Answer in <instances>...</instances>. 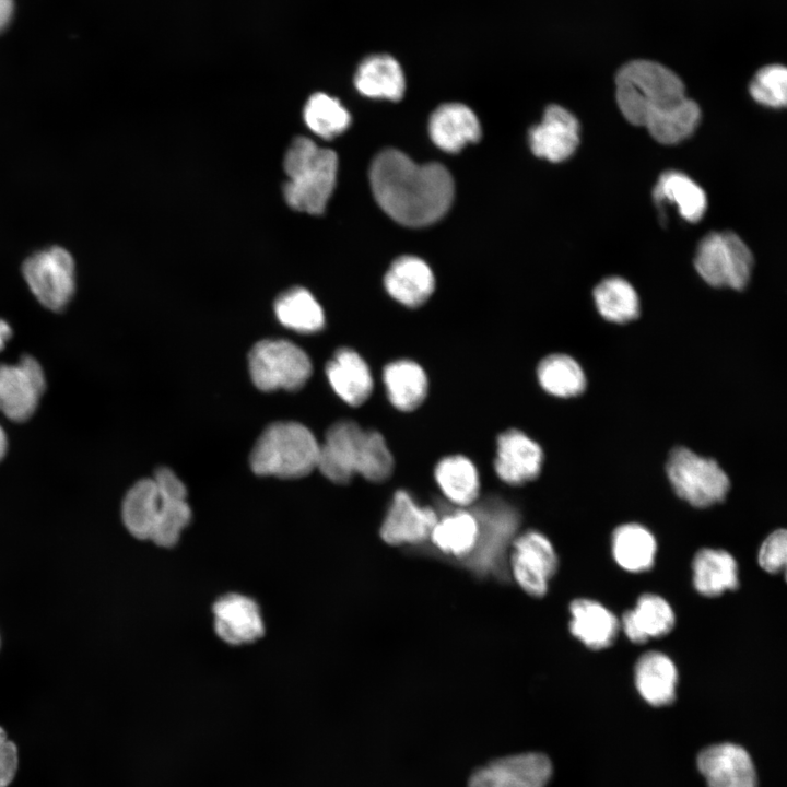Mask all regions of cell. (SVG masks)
Wrapping results in <instances>:
<instances>
[{
	"instance_id": "1",
	"label": "cell",
	"mask_w": 787,
	"mask_h": 787,
	"mask_svg": "<svg viewBox=\"0 0 787 787\" xmlns=\"http://www.w3.org/2000/svg\"><path fill=\"white\" fill-rule=\"evenodd\" d=\"M369 181L383 211L406 226L420 227L438 221L454 199V180L445 166L416 164L396 149L375 156Z\"/></svg>"
},
{
	"instance_id": "2",
	"label": "cell",
	"mask_w": 787,
	"mask_h": 787,
	"mask_svg": "<svg viewBox=\"0 0 787 787\" xmlns=\"http://www.w3.org/2000/svg\"><path fill=\"white\" fill-rule=\"evenodd\" d=\"M615 98L625 119L645 128L688 99L682 80L672 70L644 59L629 61L619 69Z\"/></svg>"
},
{
	"instance_id": "3",
	"label": "cell",
	"mask_w": 787,
	"mask_h": 787,
	"mask_svg": "<svg viewBox=\"0 0 787 787\" xmlns=\"http://www.w3.org/2000/svg\"><path fill=\"white\" fill-rule=\"evenodd\" d=\"M283 166L289 177L283 185L286 203L299 212L321 214L336 186L337 154L297 137L285 153Z\"/></svg>"
},
{
	"instance_id": "4",
	"label": "cell",
	"mask_w": 787,
	"mask_h": 787,
	"mask_svg": "<svg viewBox=\"0 0 787 787\" xmlns=\"http://www.w3.org/2000/svg\"><path fill=\"white\" fill-rule=\"evenodd\" d=\"M320 444L297 422H275L257 439L250 467L256 474L283 479L302 478L317 468Z\"/></svg>"
},
{
	"instance_id": "5",
	"label": "cell",
	"mask_w": 787,
	"mask_h": 787,
	"mask_svg": "<svg viewBox=\"0 0 787 787\" xmlns=\"http://www.w3.org/2000/svg\"><path fill=\"white\" fill-rule=\"evenodd\" d=\"M472 506L479 524V537L474 550L463 562L478 575L506 577L507 552L517 536L519 514L515 506L500 496L478 500Z\"/></svg>"
},
{
	"instance_id": "6",
	"label": "cell",
	"mask_w": 787,
	"mask_h": 787,
	"mask_svg": "<svg viewBox=\"0 0 787 787\" xmlns=\"http://www.w3.org/2000/svg\"><path fill=\"white\" fill-rule=\"evenodd\" d=\"M666 471L676 494L694 507L720 503L730 488L729 478L717 461L686 447L670 453Z\"/></svg>"
},
{
	"instance_id": "7",
	"label": "cell",
	"mask_w": 787,
	"mask_h": 787,
	"mask_svg": "<svg viewBox=\"0 0 787 787\" xmlns=\"http://www.w3.org/2000/svg\"><path fill=\"white\" fill-rule=\"evenodd\" d=\"M694 266L707 284L742 290L750 280L753 257L737 234L712 232L700 242Z\"/></svg>"
},
{
	"instance_id": "8",
	"label": "cell",
	"mask_w": 787,
	"mask_h": 787,
	"mask_svg": "<svg viewBox=\"0 0 787 787\" xmlns=\"http://www.w3.org/2000/svg\"><path fill=\"white\" fill-rule=\"evenodd\" d=\"M250 377L260 390H297L312 374L307 354L287 340H262L254 345L249 356Z\"/></svg>"
},
{
	"instance_id": "9",
	"label": "cell",
	"mask_w": 787,
	"mask_h": 787,
	"mask_svg": "<svg viewBox=\"0 0 787 787\" xmlns=\"http://www.w3.org/2000/svg\"><path fill=\"white\" fill-rule=\"evenodd\" d=\"M22 272L31 292L46 308L60 312L75 291V266L71 254L51 246L31 255Z\"/></svg>"
},
{
	"instance_id": "10",
	"label": "cell",
	"mask_w": 787,
	"mask_h": 787,
	"mask_svg": "<svg viewBox=\"0 0 787 787\" xmlns=\"http://www.w3.org/2000/svg\"><path fill=\"white\" fill-rule=\"evenodd\" d=\"M508 560V571L517 585L528 595L542 597L559 566L552 542L536 530L517 535Z\"/></svg>"
},
{
	"instance_id": "11",
	"label": "cell",
	"mask_w": 787,
	"mask_h": 787,
	"mask_svg": "<svg viewBox=\"0 0 787 787\" xmlns=\"http://www.w3.org/2000/svg\"><path fill=\"white\" fill-rule=\"evenodd\" d=\"M46 386L40 364L24 355L16 364H0V412L15 422L35 412Z\"/></svg>"
},
{
	"instance_id": "12",
	"label": "cell",
	"mask_w": 787,
	"mask_h": 787,
	"mask_svg": "<svg viewBox=\"0 0 787 787\" xmlns=\"http://www.w3.org/2000/svg\"><path fill=\"white\" fill-rule=\"evenodd\" d=\"M365 432L357 423L346 420L334 423L320 444L317 469L330 481L349 482L359 473Z\"/></svg>"
},
{
	"instance_id": "13",
	"label": "cell",
	"mask_w": 787,
	"mask_h": 787,
	"mask_svg": "<svg viewBox=\"0 0 787 787\" xmlns=\"http://www.w3.org/2000/svg\"><path fill=\"white\" fill-rule=\"evenodd\" d=\"M552 764L542 753L529 752L494 760L477 770L468 787H545Z\"/></svg>"
},
{
	"instance_id": "14",
	"label": "cell",
	"mask_w": 787,
	"mask_h": 787,
	"mask_svg": "<svg viewBox=\"0 0 787 787\" xmlns=\"http://www.w3.org/2000/svg\"><path fill=\"white\" fill-rule=\"evenodd\" d=\"M437 513L416 503L412 495L397 491L380 526L381 539L391 545L419 544L430 538Z\"/></svg>"
},
{
	"instance_id": "15",
	"label": "cell",
	"mask_w": 787,
	"mask_h": 787,
	"mask_svg": "<svg viewBox=\"0 0 787 787\" xmlns=\"http://www.w3.org/2000/svg\"><path fill=\"white\" fill-rule=\"evenodd\" d=\"M542 463L540 445L524 432L512 428L497 437L494 470L504 483L522 485L535 480Z\"/></svg>"
},
{
	"instance_id": "16",
	"label": "cell",
	"mask_w": 787,
	"mask_h": 787,
	"mask_svg": "<svg viewBox=\"0 0 787 787\" xmlns=\"http://www.w3.org/2000/svg\"><path fill=\"white\" fill-rule=\"evenodd\" d=\"M579 131V122L572 113L559 105H550L541 122L529 130V145L536 156L562 162L577 149Z\"/></svg>"
},
{
	"instance_id": "17",
	"label": "cell",
	"mask_w": 787,
	"mask_h": 787,
	"mask_svg": "<svg viewBox=\"0 0 787 787\" xmlns=\"http://www.w3.org/2000/svg\"><path fill=\"white\" fill-rule=\"evenodd\" d=\"M697 766L708 787H756L749 753L733 743H719L700 752Z\"/></svg>"
},
{
	"instance_id": "18",
	"label": "cell",
	"mask_w": 787,
	"mask_h": 787,
	"mask_svg": "<svg viewBox=\"0 0 787 787\" xmlns=\"http://www.w3.org/2000/svg\"><path fill=\"white\" fill-rule=\"evenodd\" d=\"M153 479L160 489L162 503L151 540L160 547L169 548L178 542L191 519L187 491L175 472L166 467L158 468Z\"/></svg>"
},
{
	"instance_id": "19",
	"label": "cell",
	"mask_w": 787,
	"mask_h": 787,
	"mask_svg": "<svg viewBox=\"0 0 787 787\" xmlns=\"http://www.w3.org/2000/svg\"><path fill=\"white\" fill-rule=\"evenodd\" d=\"M214 630L231 645L255 642L263 635L265 626L258 604L249 597L228 594L213 604Z\"/></svg>"
},
{
	"instance_id": "20",
	"label": "cell",
	"mask_w": 787,
	"mask_h": 787,
	"mask_svg": "<svg viewBox=\"0 0 787 787\" xmlns=\"http://www.w3.org/2000/svg\"><path fill=\"white\" fill-rule=\"evenodd\" d=\"M428 133L436 146L445 152L457 153L467 144L479 141L481 126L468 106L447 103L432 113Z\"/></svg>"
},
{
	"instance_id": "21",
	"label": "cell",
	"mask_w": 787,
	"mask_h": 787,
	"mask_svg": "<svg viewBox=\"0 0 787 787\" xmlns=\"http://www.w3.org/2000/svg\"><path fill=\"white\" fill-rule=\"evenodd\" d=\"M385 289L398 303L419 307L432 295L435 279L425 261L413 256H401L390 265L384 278Z\"/></svg>"
},
{
	"instance_id": "22",
	"label": "cell",
	"mask_w": 787,
	"mask_h": 787,
	"mask_svg": "<svg viewBox=\"0 0 787 787\" xmlns=\"http://www.w3.org/2000/svg\"><path fill=\"white\" fill-rule=\"evenodd\" d=\"M569 613V631L586 647L598 650L612 645L620 630V621L602 603L578 598L571 602Z\"/></svg>"
},
{
	"instance_id": "23",
	"label": "cell",
	"mask_w": 787,
	"mask_h": 787,
	"mask_svg": "<svg viewBox=\"0 0 787 787\" xmlns=\"http://www.w3.org/2000/svg\"><path fill=\"white\" fill-rule=\"evenodd\" d=\"M326 375L334 392L350 406L364 403L373 391L371 369L352 349H339L327 363Z\"/></svg>"
},
{
	"instance_id": "24",
	"label": "cell",
	"mask_w": 787,
	"mask_h": 787,
	"mask_svg": "<svg viewBox=\"0 0 787 787\" xmlns=\"http://www.w3.org/2000/svg\"><path fill=\"white\" fill-rule=\"evenodd\" d=\"M634 683L642 698L649 705H669L676 698L677 667L668 655L656 650L647 651L635 663Z\"/></svg>"
},
{
	"instance_id": "25",
	"label": "cell",
	"mask_w": 787,
	"mask_h": 787,
	"mask_svg": "<svg viewBox=\"0 0 787 787\" xmlns=\"http://www.w3.org/2000/svg\"><path fill=\"white\" fill-rule=\"evenodd\" d=\"M674 623V611L665 598L656 594H643L635 607L624 612L620 626L631 642L643 644L649 638L667 635Z\"/></svg>"
},
{
	"instance_id": "26",
	"label": "cell",
	"mask_w": 787,
	"mask_h": 787,
	"mask_svg": "<svg viewBox=\"0 0 787 787\" xmlns=\"http://www.w3.org/2000/svg\"><path fill=\"white\" fill-rule=\"evenodd\" d=\"M354 85L364 96L399 101L406 90V79L400 63L392 56L374 54L359 64Z\"/></svg>"
},
{
	"instance_id": "27",
	"label": "cell",
	"mask_w": 787,
	"mask_h": 787,
	"mask_svg": "<svg viewBox=\"0 0 787 787\" xmlns=\"http://www.w3.org/2000/svg\"><path fill=\"white\" fill-rule=\"evenodd\" d=\"M692 580L696 591L705 597H717L739 586L736 559L726 550L704 548L692 561Z\"/></svg>"
},
{
	"instance_id": "28",
	"label": "cell",
	"mask_w": 787,
	"mask_h": 787,
	"mask_svg": "<svg viewBox=\"0 0 787 787\" xmlns=\"http://www.w3.org/2000/svg\"><path fill=\"white\" fill-rule=\"evenodd\" d=\"M383 380L389 402L399 411L415 410L427 396V376L411 360H397L386 365Z\"/></svg>"
},
{
	"instance_id": "29",
	"label": "cell",
	"mask_w": 787,
	"mask_h": 787,
	"mask_svg": "<svg viewBox=\"0 0 787 787\" xmlns=\"http://www.w3.org/2000/svg\"><path fill=\"white\" fill-rule=\"evenodd\" d=\"M611 547L616 564L630 573L646 572L655 563L656 538L641 524L627 522L616 527L612 533Z\"/></svg>"
},
{
	"instance_id": "30",
	"label": "cell",
	"mask_w": 787,
	"mask_h": 787,
	"mask_svg": "<svg viewBox=\"0 0 787 787\" xmlns=\"http://www.w3.org/2000/svg\"><path fill=\"white\" fill-rule=\"evenodd\" d=\"M478 537L479 524L473 512L458 508L438 516L428 539L438 551L463 561L474 550Z\"/></svg>"
},
{
	"instance_id": "31",
	"label": "cell",
	"mask_w": 787,
	"mask_h": 787,
	"mask_svg": "<svg viewBox=\"0 0 787 787\" xmlns=\"http://www.w3.org/2000/svg\"><path fill=\"white\" fill-rule=\"evenodd\" d=\"M434 475L444 496L459 507L472 506L480 495V475L474 463L461 455L438 461Z\"/></svg>"
},
{
	"instance_id": "32",
	"label": "cell",
	"mask_w": 787,
	"mask_h": 787,
	"mask_svg": "<svg viewBox=\"0 0 787 787\" xmlns=\"http://www.w3.org/2000/svg\"><path fill=\"white\" fill-rule=\"evenodd\" d=\"M161 503V492L153 478L138 481L122 502V520L128 531L138 539L151 540Z\"/></svg>"
},
{
	"instance_id": "33",
	"label": "cell",
	"mask_w": 787,
	"mask_h": 787,
	"mask_svg": "<svg viewBox=\"0 0 787 787\" xmlns=\"http://www.w3.org/2000/svg\"><path fill=\"white\" fill-rule=\"evenodd\" d=\"M654 198L657 203H674L680 215L689 222L700 221L707 207L703 189L686 175L674 171L659 177Z\"/></svg>"
},
{
	"instance_id": "34",
	"label": "cell",
	"mask_w": 787,
	"mask_h": 787,
	"mask_svg": "<svg viewBox=\"0 0 787 787\" xmlns=\"http://www.w3.org/2000/svg\"><path fill=\"white\" fill-rule=\"evenodd\" d=\"M541 388L557 398H572L586 388V376L576 360L567 354H550L537 367Z\"/></svg>"
},
{
	"instance_id": "35",
	"label": "cell",
	"mask_w": 787,
	"mask_h": 787,
	"mask_svg": "<svg viewBox=\"0 0 787 787\" xmlns=\"http://www.w3.org/2000/svg\"><path fill=\"white\" fill-rule=\"evenodd\" d=\"M279 321L298 332H316L325 326V315L315 297L303 287L282 293L274 303Z\"/></svg>"
},
{
	"instance_id": "36",
	"label": "cell",
	"mask_w": 787,
	"mask_h": 787,
	"mask_svg": "<svg viewBox=\"0 0 787 787\" xmlns=\"http://www.w3.org/2000/svg\"><path fill=\"white\" fill-rule=\"evenodd\" d=\"M598 313L610 322L625 324L639 315V298L630 282L620 277L602 280L594 290Z\"/></svg>"
},
{
	"instance_id": "37",
	"label": "cell",
	"mask_w": 787,
	"mask_h": 787,
	"mask_svg": "<svg viewBox=\"0 0 787 787\" xmlns=\"http://www.w3.org/2000/svg\"><path fill=\"white\" fill-rule=\"evenodd\" d=\"M307 127L325 139H332L348 129L351 116L342 104L325 93L313 94L304 107Z\"/></svg>"
},
{
	"instance_id": "38",
	"label": "cell",
	"mask_w": 787,
	"mask_h": 787,
	"mask_svg": "<svg viewBox=\"0 0 787 787\" xmlns=\"http://www.w3.org/2000/svg\"><path fill=\"white\" fill-rule=\"evenodd\" d=\"M700 119L698 105L688 98L677 109L649 124L646 128L656 141L662 144H676L695 131Z\"/></svg>"
},
{
	"instance_id": "39",
	"label": "cell",
	"mask_w": 787,
	"mask_h": 787,
	"mask_svg": "<svg viewBox=\"0 0 787 787\" xmlns=\"http://www.w3.org/2000/svg\"><path fill=\"white\" fill-rule=\"evenodd\" d=\"M749 91L752 98L761 105L785 107L787 98V70L782 64H768L761 68L751 80Z\"/></svg>"
},
{
	"instance_id": "40",
	"label": "cell",
	"mask_w": 787,
	"mask_h": 787,
	"mask_svg": "<svg viewBox=\"0 0 787 787\" xmlns=\"http://www.w3.org/2000/svg\"><path fill=\"white\" fill-rule=\"evenodd\" d=\"M393 470V458L384 436L373 430L366 431L365 450L359 473L372 482L387 480Z\"/></svg>"
},
{
	"instance_id": "41",
	"label": "cell",
	"mask_w": 787,
	"mask_h": 787,
	"mask_svg": "<svg viewBox=\"0 0 787 787\" xmlns=\"http://www.w3.org/2000/svg\"><path fill=\"white\" fill-rule=\"evenodd\" d=\"M787 560V532L777 529L770 533L761 544L757 562L767 573H779L785 569Z\"/></svg>"
},
{
	"instance_id": "42",
	"label": "cell",
	"mask_w": 787,
	"mask_h": 787,
	"mask_svg": "<svg viewBox=\"0 0 787 787\" xmlns=\"http://www.w3.org/2000/svg\"><path fill=\"white\" fill-rule=\"evenodd\" d=\"M19 764L17 749L0 727V787H7L14 778Z\"/></svg>"
},
{
	"instance_id": "43",
	"label": "cell",
	"mask_w": 787,
	"mask_h": 787,
	"mask_svg": "<svg viewBox=\"0 0 787 787\" xmlns=\"http://www.w3.org/2000/svg\"><path fill=\"white\" fill-rule=\"evenodd\" d=\"M13 13V0H0V31H2L11 20Z\"/></svg>"
},
{
	"instance_id": "44",
	"label": "cell",
	"mask_w": 787,
	"mask_h": 787,
	"mask_svg": "<svg viewBox=\"0 0 787 787\" xmlns=\"http://www.w3.org/2000/svg\"><path fill=\"white\" fill-rule=\"evenodd\" d=\"M11 336L12 329L10 325L7 321L0 319V351L4 348Z\"/></svg>"
},
{
	"instance_id": "45",
	"label": "cell",
	"mask_w": 787,
	"mask_h": 787,
	"mask_svg": "<svg viewBox=\"0 0 787 787\" xmlns=\"http://www.w3.org/2000/svg\"><path fill=\"white\" fill-rule=\"evenodd\" d=\"M7 448H8L7 435H5V432L3 431V428H2L1 425H0V461H1V459L4 457V455H5V453H7Z\"/></svg>"
}]
</instances>
